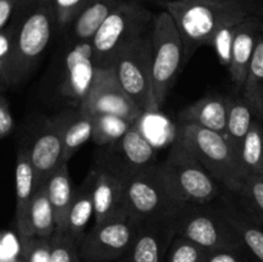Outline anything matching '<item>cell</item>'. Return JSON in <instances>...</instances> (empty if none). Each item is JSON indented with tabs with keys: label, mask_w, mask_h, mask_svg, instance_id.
<instances>
[{
	"label": "cell",
	"mask_w": 263,
	"mask_h": 262,
	"mask_svg": "<svg viewBox=\"0 0 263 262\" xmlns=\"http://www.w3.org/2000/svg\"><path fill=\"white\" fill-rule=\"evenodd\" d=\"M163 7L181 33L186 54L213 46L222 31L258 15L256 0H170Z\"/></svg>",
	"instance_id": "6da1fadb"
},
{
	"label": "cell",
	"mask_w": 263,
	"mask_h": 262,
	"mask_svg": "<svg viewBox=\"0 0 263 262\" xmlns=\"http://www.w3.org/2000/svg\"><path fill=\"white\" fill-rule=\"evenodd\" d=\"M54 25L51 0H37L15 28L9 55L0 72L2 86H17L28 79L50 43Z\"/></svg>",
	"instance_id": "7a4b0ae2"
},
{
	"label": "cell",
	"mask_w": 263,
	"mask_h": 262,
	"mask_svg": "<svg viewBox=\"0 0 263 262\" xmlns=\"http://www.w3.org/2000/svg\"><path fill=\"white\" fill-rule=\"evenodd\" d=\"M161 166L172 194L182 207L210 204L226 192L177 136Z\"/></svg>",
	"instance_id": "3957f363"
},
{
	"label": "cell",
	"mask_w": 263,
	"mask_h": 262,
	"mask_svg": "<svg viewBox=\"0 0 263 262\" xmlns=\"http://www.w3.org/2000/svg\"><path fill=\"white\" fill-rule=\"evenodd\" d=\"M154 15L139 0H122L97 31L92 40V58L97 68L112 66L117 54L153 26Z\"/></svg>",
	"instance_id": "277c9868"
},
{
	"label": "cell",
	"mask_w": 263,
	"mask_h": 262,
	"mask_svg": "<svg viewBox=\"0 0 263 262\" xmlns=\"http://www.w3.org/2000/svg\"><path fill=\"white\" fill-rule=\"evenodd\" d=\"M176 136L181 139L218 184L233 194L240 190L246 177L238 154L222 134L193 123L180 122Z\"/></svg>",
	"instance_id": "5b68a950"
},
{
	"label": "cell",
	"mask_w": 263,
	"mask_h": 262,
	"mask_svg": "<svg viewBox=\"0 0 263 262\" xmlns=\"http://www.w3.org/2000/svg\"><path fill=\"white\" fill-rule=\"evenodd\" d=\"M186 58L185 44L172 15L163 9L154 15L152 27V85L158 109L171 91Z\"/></svg>",
	"instance_id": "8992f818"
},
{
	"label": "cell",
	"mask_w": 263,
	"mask_h": 262,
	"mask_svg": "<svg viewBox=\"0 0 263 262\" xmlns=\"http://www.w3.org/2000/svg\"><path fill=\"white\" fill-rule=\"evenodd\" d=\"M182 205L172 194L161 163H154L130 177L126 189V211L136 225L175 217Z\"/></svg>",
	"instance_id": "52a82bcc"
},
{
	"label": "cell",
	"mask_w": 263,
	"mask_h": 262,
	"mask_svg": "<svg viewBox=\"0 0 263 262\" xmlns=\"http://www.w3.org/2000/svg\"><path fill=\"white\" fill-rule=\"evenodd\" d=\"M176 235L184 236L205 251L246 249L238 231L231 225L220 199L204 205L184 207L175 216Z\"/></svg>",
	"instance_id": "ba28073f"
},
{
	"label": "cell",
	"mask_w": 263,
	"mask_h": 262,
	"mask_svg": "<svg viewBox=\"0 0 263 262\" xmlns=\"http://www.w3.org/2000/svg\"><path fill=\"white\" fill-rule=\"evenodd\" d=\"M151 53L152 28L127 44L110 66L122 89L143 113L159 110L153 95Z\"/></svg>",
	"instance_id": "9c48e42d"
},
{
	"label": "cell",
	"mask_w": 263,
	"mask_h": 262,
	"mask_svg": "<svg viewBox=\"0 0 263 262\" xmlns=\"http://www.w3.org/2000/svg\"><path fill=\"white\" fill-rule=\"evenodd\" d=\"M138 225L128 216L94 223L79 243L82 262L120 261L130 249Z\"/></svg>",
	"instance_id": "30bf717a"
},
{
	"label": "cell",
	"mask_w": 263,
	"mask_h": 262,
	"mask_svg": "<svg viewBox=\"0 0 263 262\" xmlns=\"http://www.w3.org/2000/svg\"><path fill=\"white\" fill-rule=\"evenodd\" d=\"M79 109L90 117L99 115H115L135 122L143 110L135 104L127 92L122 89L110 67L97 68L91 87Z\"/></svg>",
	"instance_id": "8fae6325"
},
{
	"label": "cell",
	"mask_w": 263,
	"mask_h": 262,
	"mask_svg": "<svg viewBox=\"0 0 263 262\" xmlns=\"http://www.w3.org/2000/svg\"><path fill=\"white\" fill-rule=\"evenodd\" d=\"M72 113L73 110H63L46 121L27 148L37 186L45 184L48 177L63 163L64 130Z\"/></svg>",
	"instance_id": "7c38bea8"
},
{
	"label": "cell",
	"mask_w": 263,
	"mask_h": 262,
	"mask_svg": "<svg viewBox=\"0 0 263 262\" xmlns=\"http://www.w3.org/2000/svg\"><path fill=\"white\" fill-rule=\"evenodd\" d=\"M157 151L146 136L134 123L130 130L115 143L105 146L97 161L103 162L126 177L156 163Z\"/></svg>",
	"instance_id": "4fadbf2b"
},
{
	"label": "cell",
	"mask_w": 263,
	"mask_h": 262,
	"mask_svg": "<svg viewBox=\"0 0 263 262\" xmlns=\"http://www.w3.org/2000/svg\"><path fill=\"white\" fill-rule=\"evenodd\" d=\"M91 172L94 223L128 216L126 211V189L130 179L100 161L95 162Z\"/></svg>",
	"instance_id": "5bb4252c"
},
{
	"label": "cell",
	"mask_w": 263,
	"mask_h": 262,
	"mask_svg": "<svg viewBox=\"0 0 263 262\" xmlns=\"http://www.w3.org/2000/svg\"><path fill=\"white\" fill-rule=\"evenodd\" d=\"M175 236V217L139 223L123 262H166L167 252Z\"/></svg>",
	"instance_id": "9a60e30c"
},
{
	"label": "cell",
	"mask_w": 263,
	"mask_h": 262,
	"mask_svg": "<svg viewBox=\"0 0 263 262\" xmlns=\"http://www.w3.org/2000/svg\"><path fill=\"white\" fill-rule=\"evenodd\" d=\"M263 31V17L252 15L236 25L229 39V72L231 82L239 92L248 76L257 41Z\"/></svg>",
	"instance_id": "2e32d148"
},
{
	"label": "cell",
	"mask_w": 263,
	"mask_h": 262,
	"mask_svg": "<svg viewBox=\"0 0 263 262\" xmlns=\"http://www.w3.org/2000/svg\"><path fill=\"white\" fill-rule=\"evenodd\" d=\"M95 67L92 58V46L90 41L74 43L67 53L64 62V76L61 92L77 105L81 104L94 81Z\"/></svg>",
	"instance_id": "e0dca14e"
},
{
	"label": "cell",
	"mask_w": 263,
	"mask_h": 262,
	"mask_svg": "<svg viewBox=\"0 0 263 262\" xmlns=\"http://www.w3.org/2000/svg\"><path fill=\"white\" fill-rule=\"evenodd\" d=\"M36 177L27 146L17 153L15 163V226L21 239L32 238L30 225V208L36 192Z\"/></svg>",
	"instance_id": "ac0fdd59"
},
{
	"label": "cell",
	"mask_w": 263,
	"mask_h": 262,
	"mask_svg": "<svg viewBox=\"0 0 263 262\" xmlns=\"http://www.w3.org/2000/svg\"><path fill=\"white\" fill-rule=\"evenodd\" d=\"M221 207L225 211L231 225L235 228L254 262H263V226L254 221L243 208L240 207L234 194L226 190L220 198Z\"/></svg>",
	"instance_id": "d6986e66"
},
{
	"label": "cell",
	"mask_w": 263,
	"mask_h": 262,
	"mask_svg": "<svg viewBox=\"0 0 263 262\" xmlns=\"http://www.w3.org/2000/svg\"><path fill=\"white\" fill-rule=\"evenodd\" d=\"M229 98L221 95H207L186 105L179 113V121L193 123L218 134L225 133L228 121Z\"/></svg>",
	"instance_id": "ffe728a7"
},
{
	"label": "cell",
	"mask_w": 263,
	"mask_h": 262,
	"mask_svg": "<svg viewBox=\"0 0 263 262\" xmlns=\"http://www.w3.org/2000/svg\"><path fill=\"white\" fill-rule=\"evenodd\" d=\"M55 217V233H62L76 189L72 184L68 163H62L44 184Z\"/></svg>",
	"instance_id": "44dd1931"
},
{
	"label": "cell",
	"mask_w": 263,
	"mask_h": 262,
	"mask_svg": "<svg viewBox=\"0 0 263 262\" xmlns=\"http://www.w3.org/2000/svg\"><path fill=\"white\" fill-rule=\"evenodd\" d=\"M91 218H94V199H92V172L90 170L81 186L77 188L74 192L66 225L61 234H67L79 244L86 233L85 229Z\"/></svg>",
	"instance_id": "7402d4cb"
},
{
	"label": "cell",
	"mask_w": 263,
	"mask_h": 262,
	"mask_svg": "<svg viewBox=\"0 0 263 262\" xmlns=\"http://www.w3.org/2000/svg\"><path fill=\"white\" fill-rule=\"evenodd\" d=\"M121 2L122 0H91L71 23L74 43L91 41L105 18Z\"/></svg>",
	"instance_id": "603a6c76"
},
{
	"label": "cell",
	"mask_w": 263,
	"mask_h": 262,
	"mask_svg": "<svg viewBox=\"0 0 263 262\" xmlns=\"http://www.w3.org/2000/svg\"><path fill=\"white\" fill-rule=\"evenodd\" d=\"M254 120H256V116L243 95L240 94V97L229 98L228 121H226L223 136H225L226 141L230 144L231 148L236 152V154H238L247 134L251 130V126Z\"/></svg>",
	"instance_id": "cb8c5ba5"
},
{
	"label": "cell",
	"mask_w": 263,
	"mask_h": 262,
	"mask_svg": "<svg viewBox=\"0 0 263 262\" xmlns=\"http://www.w3.org/2000/svg\"><path fill=\"white\" fill-rule=\"evenodd\" d=\"M239 163L244 177L263 176V125L254 120L238 152Z\"/></svg>",
	"instance_id": "d4e9b609"
},
{
	"label": "cell",
	"mask_w": 263,
	"mask_h": 262,
	"mask_svg": "<svg viewBox=\"0 0 263 262\" xmlns=\"http://www.w3.org/2000/svg\"><path fill=\"white\" fill-rule=\"evenodd\" d=\"M240 94L249 103L257 120L263 122V31L257 41L248 76Z\"/></svg>",
	"instance_id": "484cf974"
},
{
	"label": "cell",
	"mask_w": 263,
	"mask_h": 262,
	"mask_svg": "<svg viewBox=\"0 0 263 262\" xmlns=\"http://www.w3.org/2000/svg\"><path fill=\"white\" fill-rule=\"evenodd\" d=\"M30 225L32 235L51 239L55 234V217L44 185L36 188L30 208Z\"/></svg>",
	"instance_id": "4316f807"
},
{
	"label": "cell",
	"mask_w": 263,
	"mask_h": 262,
	"mask_svg": "<svg viewBox=\"0 0 263 262\" xmlns=\"http://www.w3.org/2000/svg\"><path fill=\"white\" fill-rule=\"evenodd\" d=\"M92 117L82 112L81 109L73 110L66 126L63 136V163H68L76 152L91 139Z\"/></svg>",
	"instance_id": "83f0119b"
},
{
	"label": "cell",
	"mask_w": 263,
	"mask_h": 262,
	"mask_svg": "<svg viewBox=\"0 0 263 262\" xmlns=\"http://www.w3.org/2000/svg\"><path fill=\"white\" fill-rule=\"evenodd\" d=\"M135 122L115 115H99L92 117L91 140L97 145L107 146L122 138Z\"/></svg>",
	"instance_id": "f1b7e54d"
},
{
	"label": "cell",
	"mask_w": 263,
	"mask_h": 262,
	"mask_svg": "<svg viewBox=\"0 0 263 262\" xmlns=\"http://www.w3.org/2000/svg\"><path fill=\"white\" fill-rule=\"evenodd\" d=\"M234 197L240 207L263 226V176L247 177Z\"/></svg>",
	"instance_id": "f546056e"
},
{
	"label": "cell",
	"mask_w": 263,
	"mask_h": 262,
	"mask_svg": "<svg viewBox=\"0 0 263 262\" xmlns=\"http://www.w3.org/2000/svg\"><path fill=\"white\" fill-rule=\"evenodd\" d=\"M208 251L194 241L176 235L170 246L166 262H204Z\"/></svg>",
	"instance_id": "4dcf8cb0"
},
{
	"label": "cell",
	"mask_w": 263,
	"mask_h": 262,
	"mask_svg": "<svg viewBox=\"0 0 263 262\" xmlns=\"http://www.w3.org/2000/svg\"><path fill=\"white\" fill-rule=\"evenodd\" d=\"M49 262H82L80 258L77 241L67 234H54L50 239Z\"/></svg>",
	"instance_id": "1f68e13d"
},
{
	"label": "cell",
	"mask_w": 263,
	"mask_h": 262,
	"mask_svg": "<svg viewBox=\"0 0 263 262\" xmlns=\"http://www.w3.org/2000/svg\"><path fill=\"white\" fill-rule=\"evenodd\" d=\"M90 2L91 0H51L55 25L58 27L68 26Z\"/></svg>",
	"instance_id": "d6a6232c"
},
{
	"label": "cell",
	"mask_w": 263,
	"mask_h": 262,
	"mask_svg": "<svg viewBox=\"0 0 263 262\" xmlns=\"http://www.w3.org/2000/svg\"><path fill=\"white\" fill-rule=\"evenodd\" d=\"M50 239L32 238L22 239V262H49Z\"/></svg>",
	"instance_id": "836d02e7"
},
{
	"label": "cell",
	"mask_w": 263,
	"mask_h": 262,
	"mask_svg": "<svg viewBox=\"0 0 263 262\" xmlns=\"http://www.w3.org/2000/svg\"><path fill=\"white\" fill-rule=\"evenodd\" d=\"M204 262H254L247 249H218L210 251Z\"/></svg>",
	"instance_id": "e575fe53"
},
{
	"label": "cell",
	"mask_w": 263,
	"mask_h": 262,
	"mask_svg": "<svg viewBox=\"0 0 263 262\" xmlns=\"http://www.w3.org/2000/svg\"><path fill=\"white\" fill-rule=\"evenodd\" d=\"M14 128V120L10 112L9 104L3 95H0V139L9 135Z\"/></svg>",
	"instance_id": "d590c367"
},
{
	"label": "cell",
	"mask_w": 263,
	"mask_h": 262,
	"mask_svg": "<svg viewBox=\"0 0 263 262\" xmlns=\"http://www.w3.org/2000/svg\"><path fill=\"white\" fill-rule=\"evenodd\" d=\"M23 0H0V31L7 28L13 12Z\"/></svg>",
	"instance_id": "8d00e7d4"
},
{
	"label": "cell",
	"mask_w": 263,
	"mask_h": 262,
	"mask_svg": "<svg viewBox=\"0 0 263 262\" xmlns=\"http://www.w3.org/2000/svg\"><path fill=\"white\" fill-rule=\"evenodd\" d=\"M257 4V14L263 17V0H256Z\"/></svg>",
	"instance_id": "74e56055"
},
{
	"label": "cell",
	"mask_w": 263,
	"mask_h": 262,
	"mask_svg": "<svg viewBox=\"0 0 263 262\" xmlns=\"http://www.w3.org/2000/svg\"><path fill=\"white\" fill-rule=\"evenodd\" d=\"M161 2H162V4H164V3H166V2H170V0H161Z\"/></svg>",
	"instance_id": "f35d334b"
},
{
	"label": "cell",
	"mask_w": 263,
	"mask_h": 262,
	"mask_svg": "<svg viewBox=\"0 0 263 262\" xmlns=\"http://www.w3.org/2000/svg\"><path fill=\"white\" fill-rule=\"evenodd\" d=\"M139 2H141V3H143V0H139Z\"/></svg>",
	"instance_id": "ab89813d"
},
{
	"label": "cell",
	"mask_w": 263,
	"mask_h": 262,
	"mask_svg": "<svg viewBox=\"0 0 263 262\" xmlns=\"http://www.w3.org/2000/svg\"><path fill=\"white\" fill-rule=\"evenodd\" d=\"M0 89H2V84H0Z\"/></svg>",
	"instance_id": "60d3db41"
},
{
	"label": "cell",
	"mask_w": 263,
	"mask_h": 262,
	"mask_svg": "<svg viewBox=\"0 0 263 262\" xmlns=\"http://www.w3.org/2000/svg\"><path fill=\"white\" fill-rule=\"evenodd\" d=\"M0 72H2V69H0Z\"/></svg>",
	"instance_id": "b9f144b4"
}]
</instances>
